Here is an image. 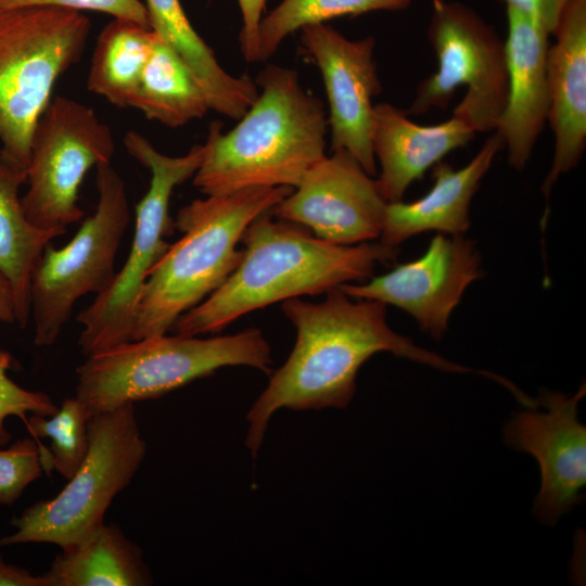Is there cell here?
Instances as JSON below:
<instances>
[{
	"label": "cell",
	"mask_w": 586,
	"mask_h": 586,
	"mask_svg": "<svg viewBox=\"0 0 586 586\" xmlns=\"http://www.w3.org/2000/svg\"><path fill=\"white\" fill-rule=\"evenodd\" d=\"M352 298L335 288L326 292L319 303L300 297L282 302L283 314L296 329V341L286 361L273 372L246 416L245 444L253 458L277 410L345 408L355 394L359 368L380 352L441 371L471 372L500 380L498 374L451 362L396 333L387 324L384 303Z\"/></svg>",
	"instance_id": "cell-1"
},
{
	"label": "cell",
	"mask_w": 586,
	"mask_h": 586,
	"mask_svg": "<svg viewBox=\"0 0 586 586\" xmlns=\"http://www.w3.org/2000/svg\"><path fill=\"white\" fill-rule=\"evenodd\" d=\"M270 212L249 225L235 269L215 292L177 319L170 330L174 334L220 332L238 318L271 304L364 282L378 264L394 259L399 252L372 241L332 244L300 225L273 219Z\"/></svg>",
	"instance_id": "cell-2"
},
{
	"label": "cell",
	"mask_w": 586,
	"mask_h": 586,
	"mask_svg": "<svg viewBox=\"0 0 586 586\" xmlns=\"http://www.w3.org/2000/svg\"><path fill=\"white\" fill-rule=\"evenodd\" d=\"M260 92L234 128L209 125L193 186L205 195L254 187L296 188L326 154L328 118L297 72L269 64L256 77Z\"/></svg>",
	"instance_id": "cell-3"
},
{
	"label": "cell",
	"mask_w": 586,
	"mask_h": 586,
	"mask_svg": "<svg viewBox=\"0 0 586 586\" xmlns=\"http://www.w3.org/2000/svg\"><path fill=\"white\" fill-rule=\"evenodd\" d=\"M292 191L254 187L206 195L181 207L174 226L182 237L169 244L144 281L131 341L168 333L181 315L215 292L238 266V244L249 225Z\"/></svg>",
	"instance_id": "cell-4"
},
{
	"label": "cell",
	"mask_w": 586,
	"mask_h": 586,
	"mask_svg": "<svg viewBox=\"0 0 586 586\" xmlns=\"http://www.w3.org/2000/svg\"><path fill=\"white\" fill-rule=\"evenodd\" d=\"M270 362V346L258 329L206 339L166 333L87 356L76 369L75 396L91 417L163 396L224 367L268 372Z\"/></svg>",
	"instance_id": "cell-5"
},
{
	"label": "cell",
	"mask_w": 586,
	"mask_h": 586,
	"mask_svg": "<svg viewBox=\"0 0 586 586\" xmlns=\"http://www.w3.org/2000/svg\"><path fill=\"white\" fill-rule=\"evenodd\" d=\"M90 27L88 16L75 10H0L1 150L24 170L53 87L81 58Z\"/></svg>",
	"instance_id": "cell-6"
},
{
	"label": "cell",
	"mask_w": 586,
	"mask_h": 586,
	"mask_svg": "<svg viewBox=\"0 0 586 586\" xmlns=\"http://www.w3.org/2000/svg\"><path fill=\"white\" fill-rule=\"evenodd\" d=\"M88 441L87 455L64 488L13 519L16 531L0 537V547L49 543L63 549L104 523L106 509L129 485L146 453L133 404L91 416Z\"/></svg>",
	"instance_id": "cell-7"
},
{
	"label": "cell",
	"mask_w": 586,
	"mask_h": 586,
	"mask_svg": "<svg viewBox=\"0 0 586 586\" xmlns=\"http://www.w3.org/2000/svg\"><path fill=\"white\" fill-rule=\"evenodd\" d=\"M123 142L126 151L149 169L150 186L136 207V229L126 263L110 286L77 316L84 327L78 345L86 357L131 341L141 289L169 246L165 237L174 226L169 216L173 191L194 176L205 152L204 144H195L184 155L168 156L133 130L124 136Z\"/></svg>",
	"instance_id": "cell-8"
},
{
	"label": "cell",
	"mask_w": 586,
	"mask_h": 586,
	"mask_svg": "<svg viewBox=\"0 0 586 586\" xmlns=\"http://www.w3.org/2000/svg\"><path fill=\"white\" fill-rule=\"evenodd\" d=\"M428 38L437 59V69L417 88L405 113L422 115L448 106L456 90L466 94L453 111L475 132L495 131L508 98L505 40L468 5L431 0Z\"/></svg>",
	"instance_id": "cell-9"
},
{
	"label": "cell",
	"mask_w": 586,
	"mask_h": 586,
	"mask_svg": "<svg viewBox=\"0 0 586 586\" xmlns=\"http://www.w3.org/2000/svg\"><path fill=\"white\" fill-rule=\"evenodd\" d=\"M98 204L63 247L49 243L30 281L34 343L51 346L71 318L77 301L105 291L115 277V257L130 221L125 181L103 163L95 167Z\"/></svg>",
	"instance_id": "cell-10"
},
{
	"label": "cell",
	"mask_w": 586,
	"mask_h": 586,
	"mask_svg": "<svg viewBox=\"0 0 586 586\" xmlns=\"http://www.w3.org/2000/svg\"><path fill=\"white\" fill-rule=\"evenodd\" d=\"M115 144L111 128L76 100L51 99L33 132L27 190L22 198L26 218L59 237L84 217L78 191L86 174L111 163Z\"/></svg>",
	"instance_id": "cell-11"
},
{
	"label": "cell",
	"mask_w": 586,
	"mask_h": 586,
	"mask_svg": "<svg viewBox=\"0 0 586 586\" xmlns=\"http://www.w3.org/2000/svg\"><path fill=\"white\" fill-rule=\"evenodd\" d=\"M386 204L375 179L352 154L337 150L318 161L271 215L326 242L355 245L380 238Z\"/></svg>",
	"instance_id": "cell-12"
},
{
	"label": "cell",
	"mask_w": 586,
	"mask_h": 586,
	"mask_svg": "<svg viewBox=\"0 0 586 586\" xmlns=\"http://www.w3.org/2000/svg\"><path fill=\"white\" fill-rule=\"evenodd\" d=\"M585 394V383L573 395L542 390L537 403L547 411H520L504 429L505 442L533 455L539 464L542 484L533 512L548 525L583 499L586 426L578 421L577 407Z\"/></svg>",
	"instance_id": "cell-13"
},
{
	"label": "cell",
	"mask_w": 586,
	"mask_h": 586,
	"mask_svg": "<svg viewBox=\"0 0 586 586\" xmlns=\"http://www.w3.org/2000/svg\"><path fill=\"white\" fill-rule=\"evenodd\" d=\"M482 275L481 256L471 240L437 233L419 258L367 282L339 288L353 298L374 300L405 310L422 331L440 340L464 291Z\"/></svg>",
	"instance_id": "cell-14"
},
{
	"label": "cell",
	"mask_w": 586,
	"mask_h": 586,
	"mask_svg": "<svg viewBox=\"0 0 586 586\" xmlns=\"http://www.w3.org/2000/svg\"><path fill=\"white\" fill-rule=\"evenodd\" d=\"M301 43L323 78L330 107L331 150L348 152L367 174L375 175L372 99L382 87L374 62V37L351 40L321 23L303 27Z\"/></svg>",
	"instance_id": "cell-15"
},
{
	"label": "cell",
	"mask_w": 586,
	"mask_h": 586,
	"mask_svg": "<svg viewBox=\"0 0 586 586\" xmlns=\"http://www.w3.org/2000/svg\"><path fill=\"white\" fill-rule=\"evenodd\" d=\"M547 52L548 122L555 137L542 192L579 163L586 146V0H568Z\"/></svg>",
	"instance_id": "cell-16"
},
{
	"label": "cell",
	"mask_w": 586,
	"mask_h": 586,
	"mask_svg": "<svg viewBox=\"0 0 586 586\" xmlns=\"http://www.w3.org/2000/svg\"><path fill=\"white\" fill-rule=\"evenodd\" d=\"M507 22L508 98L495 131L507 148L509 165L521 171L548 120L550 35L530 17L509 8Z\"/></svg>",
	"instance_id": "cell-17"
},
{
	"label": "cell",
	"mask_w": 586,
	"mask_h": 586,
	"mask_svg": "<svg viewBox=\"0 0 586 586\" xmlns=\"http://www.w3.org/2000/svg\"><path fill=\"white\" fill-rule=\"evenodd\" d=\"M474 136L469 125L453 115L441 124L419 125L390 103L375 104L371 143L381 166L375 179L379 193L387 203L403 201L415 180Z\"/></svg>",
	"instance_id": "cell-18"
},
{
	"label": "cell",
	"mask_w": 586,
	"mask_h": 586,
	"mask_svg": "<svg viewBox=\"0 0 586 586\" xmlns=\"http://www.w3.org/2000/svg\"><path fill=\"white\" fill-rule=\"evenodd\" d=\"M502 148V139L495 131L466 166L455 169L446 162H437L432 171L433 186L426 194L409 203L386 204L379 242L398 247L425 231L450 235L466 232L470 227L471 201Z\"/></svg>",
	"instance_id": "cell-19"
},
{
	"label": "cell",
	"mask_w": 586,
	"mask_h": 586,
	"mask_svg": "<svg viewBox=\"0 0 586 586\" xmlns=\"http://www.w3.org/2000/svg\"><path fill=\"white\" fill-rule=\"evenodd\" d=\"M150 28L187 64L207 99L209 110L240 119L258 95L249 76H232L191 25L180 0H145Z\"/></svg>",
	"instance_id": "cell-20"
},
{
	"label": "cell",
	"mask_w": 586,
	"mask_h": 586,
	"mask_svg": "<svg viewBox=\"0 0 586 586\" xmlns=\"http://www.w3.org/2000/svg\"><path fill=\"white\" fill-rule=\"evenodd\" d=\"M48 586H145L153 583L142 550L115 525L102 523L63 548L43 574Z\"/></svg>",
	"instance_id": "cell-21"
},
{
	"label": "cell",
	"mask_w": 586,
	"mask_h": 586,
	"mask_svg": "<svg viewBox=\"0 0 586 586\" xmlns=\"http://www.w3.org/2000/svg\"><path fill=\"white\" fill-rule=\"evenodd\" d=\"M26 170L0 149V273L9 282L16 322L24 328L30 318V281L44 247L56 233L34 227L24 213L20 188Z\"/></svg>",
	"instance_id": "cell-22"
},
{
	"label": "cell",
	"mask_w": 586,
	"mask_h": 586,
	"mask_svg": "<svg viewBox=\"0 0 586 586\" xmlns=\"http://www.w3.org/2000/svg\"><path fill=\"white\" fill-rule=\"evenodd\" d=\"M132 107L170 128L182 127L209 111L205 93L190 68L157 35Z\"/></svg>",
	"instance_id": "cell-23"
},
{
	"label": "cell",
	"mask_w": 586,
	"mask_h": 586,
	"mask_svg": "<svg viewBox=\"0 0 586 586\" xmlns=\"http://www.w3.org/2000/svg\"><path fill=\"white\" fill-rule=\"evenodd\" d=\"M155 37L150 27L114 18L98 37L87 78L88 90L117 107H132Z\"/></svg>",
	"instance_id": "cell-24"
},
{
	"label": "cell",
	"mask_w": 586,
	"mask_h": 586,
	"mask_svg": "<svg viewBox=\"0 0 586 586\" xmlns=\"http://www.w3.org/2000/svg\"><path fill=\"white\" fill-rule=\"evenodd\" d=\"M411 0H282L262 17L258 27L259 61L269 59L292 33L339 16H356L373 11H400Z\"/></svg>",
	"instance_id": "cell-25"
},
{
	"label": "cell",
	"mask_w": 586,
	"mask_h": 586,
	"mask_svg": "<svg viewBox=\"0 0 586 586\" xmlns=\"http://www.w3.org/2000/svg\"><path fill=\"white\" fill-rule=\"evenodd\" d=\"M90 415L75 396L62 402L52 416H28L25 424L36 438L51 440L53 469L69 480L81 466L88 451Z\"/></svg>",
	"instance_id": "cell-26"
},
{
	"label": "cell",
	"mask_w": 586,
	"mask_h": 586,
	"mask_svg": "<svg viewBox=\"0 0 586 586\" xmlns=\"http://www.w3.org/2000/svg\"><path fill=\"white\" fill-rule=\"evenodd\" d=\"M38 440L23 438L0 450V505L11 506L42 475Z\"/></svg>",
	"instance_id": "cell-27"
},
{
	"label": "cell",
	"mask_w": 586,
	"mask_h": 586,
	"mask_svg": "<svg viewBox=\"0 0 586 586\" xmlns=\"http://www.w3.org/2000/svg\"><path fill=\"white\" fill-rule=\"evenodd\" d=\"M13 358L0 347V446L11 440L5 428L9 417H17L26 422L28 416H52L58 408L43 392L28 391L11 380L7 371L12 367Z\"/></svg>",
	"instance_id": "cell-28"
},
{
	"label": "cell",
	"mask_w": 586,
	"mask_h": 586,
	"mask_svg": "<svg viewBox=\"0 0 586 586\" xmlns=\"http://www.w3.org/2000/svg\"><path fill=\"white\" fill-rule=\"evenodd\" d=\"M54 7L75 11H97L114 18L132 21L150 27L145 4L140 0H0V10Z\"/></svg>",
	"instance_id": "cell-29"
},
{
	"label": "cell",
	"mask_w": 586,
	"mask_h": 586,
	"mask_svg": "<svg viewBox=\"0 0 586 586\" xmlns=\"http://www.w3.org/2000/svg\"><path fill=\"white\" fill-rule=\"evenodd\" d=\"M237 1L242 16V27L239 36L240 50L246 61H259L258 27L266 0Z\"/></svg>",
	"instance_id": "cell-30"
},
{
	"label": "cell",
	"mask_w": 586,
	"mask_h": 586,
	"mask_svg": "<svg viewBox=\"0 0 586 586\" xmlns=\"http://www.w3.org/2000/svg\"><path fill=\"white\" fill-rule=\"evenodd\" d=\"M506 8L530 17L549 35H552L568 0H498Z\"/></svg>",
	"instance_id": "cell-31"
},
{
	"label": "cell",
	"mask_w": 586,
	"mask_h": 586,
	"mask_svg": "<svg viewBox=\"0 0 586 586\" xmlns=\"http://www.w3.org/2000/svg\"><path fill=\"white\" fill-rule=\"evenodd\" d=\"M0 586H48L43 575L7 563L0 553Z\"/></svg>",
	"instance_id": "cell-32"
},
{
	"label": "cell",
	"mask_w": 586,
	"mask_h": 586,
	"mask_svg": "<svg viewBox=\"0 0 586 586\" xmlns=\"http://www.w3.org/2000/svg\"><path fill=\"white\" fill-rule=\"evenodd\" d=\"M0 322H16L15 301L12 289L5 278L0 273Z\"/></svg>",
	"instance_id": "cell-33"
}]
</instances>
